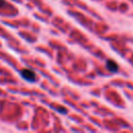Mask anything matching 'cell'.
Segmentation results:
<instances>
[{"instance_id": "7a4b0ae2", "label": "cell", "mask_w": 133, "mask_h": 133, "mask_svg": "<svg viewBox=\"0 0 133 133\" xmlns=\"http://www.w3.org/2000/svg\"><path fill=\"white\" fill-rule=\"evenodd\" d=\"M106 68L111 73H116L118 71V64L114 60H112V59L106 60Z\"/></svg>"}, {"instance_id": "6da1fadb", "label": "cell", "mask_w": 133, "mask_h": 133, "mask_svg": "<svg viewBox=\"0 0 133 133\" xmlns=\"http://www.w3.org/2000/svg\"><path fill=\"white\" fill-rule=\"evenodd\" d=\"M21 76H22L25 80L30 81V82L35 81V79H36L35 73H34L33 71L29 70V69H24V70H22V71H21Z\"/></svg>"}]
</instances>
